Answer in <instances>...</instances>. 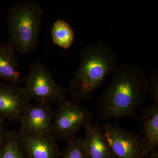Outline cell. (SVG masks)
<instances>
[{"instance_id":"6da1fadb","label":"cell","mask_w":158,"mask_h":158,"mask_svg":"<svg viewBox=\"0 0 158 158\" xmlns=\"http://www.w3.org/2000/svg\"><path fill=\"white\" fill-rule=\"evenodd\" d=\"M147 77L146 69L140 64L125 62L117 67L97 101L99 121L123 117L136 119L138 109L147 99Z\"/></svg>"},{"instance_id":"3957f363","label":"cell","mask_w":158,"mask_h":158,"mask_svg":"<svg viewBox=\"0 0 158 158\" xmlns=\"http://www.w3.org/2000/svg\"><path fill=\"white\" fill-rule=\"evenodd\" d=\"M44 15L42 6L33 1L10 6L6 18L8 42L20 54L28 55L37 49Z\"/></svg>"},{"instance_id":"7c38bea8","label":"cell","mask_w":158,"mask_h":158,"mask_svg":"<svg viewBox=\"0 0 158 158\" xmlns=\"http://www.w3.org/2000/svg\"><path fill=\"white\" fill-rule=\"evenodd\" d=\"M141 118L143 123L142 137L143 157L147 156L158 147V104L152 103L141 110Z\"/></svg>"},{"instance_id":"4fadbf2b","label":"cell","mask_w":158,"mask_h":158,"mask_svg":"<svg viewBox=\"0 0 158 158\" xmlns=\"http://www.w3.org/2000/svg\"><path fill=\"white\" fill-rule=\"evenodd\" d=\"M53 43L64 49H69L74 41L75 33L71 26L63 19L53 23L51 29Z\"/></svg>"},{"instance_id":"8fae6325","label":"cell","mask_w":158,"mask_h":158,"mask_svg":"<svg viewBox=\"0 0 158 158\" xmlns=\"http://www.w3.org/2000/svg\"><path fill=\"white\" fill-rule=\"evenodd\" d=\"M17 51L9 42H0V80L18 85L25 77L19 71Z\"/></svg>"},{"instance_id":"30bf717a","label":"cell","mask_w":158,"mask_h":158,"mask_svg":"<svg viewBox=\"0 0 158 158\" xmlns=\"http://www.w3.org/2000/svg\"><path fill=\"white\" fill-rule=\"evenodd\" d=\"M83 144L88 158H113L103 133L100 122L91 123L85 128Z\"/></svg>"},{"instance_id":"e0dca14e","label":"cell","mask_w":158,"mask_h":158,"mask_svg":"<svg viewBox=\"0 0 158 158\" xmlns=\"http://www.w3.org/2000/svg\"><path fill=\"white\" fill-rule=\"evenodd\" d=\"M9 131L5 127L4 122L0 120V150L5 144Z\"/></svg>"},{"instance_id":"8992f818","label":"cell","mask_w":158,"mask_h":158,"mask_svg":"<svg viewBox=\"0 0 158 158\" xmlns=\"http://www.w3.org/2000/svg\"><path fill=\"white\" fill-rule=\"evenodd\" d=\"M102 127L113 158H143L144 143L140 135L117 123L106 122Z\"/></svg>"},{"instance_id":"2e32d148","label":"cell","mask_w":158,"mask_h":158,"mask_svg":"<svg viewBox=\"0 0 158 158\" xmlns=\"http://www.w3.org/2000/svg\"><path fill=\"white\" fill-rule=\"evenodd\" d=\"M147 96L152 103L158 104V70L156 69L148 77L146 82Z\"/></svg>"},{"instance_id":"7a4b0ae2","label":"cell","mask_w":158,"mask_h":158,"mask_svg":"<svg viewBox=\"0 0 158 158\" xmlns=\"http://www.w3.org/2000/svg\"><path fill=\"white\" fill-rule=\"evenodd\" d=\"M67 92L73 100H91L94 92L117 68L118 56L110 44L103 41L85 46L81 51Z\"/></svg>"},{"instance_id":"277c9868","label":"cell","mask_w":158,"mask_h":158,"mask_svg":"<svg viewBox=\"0 0 158 158\" xmlns=\"http://www.w3.org/2000/svg\"><path fill=\"white\" fill-rule=\"evenodd\" d=\"M93 114L80 103L65 98L54 110L51 134L57 140L68 142L82 128L93 122Z\"/></svg>"},{"instance_id":"5b68a950","label":"cell","mask_w":158,"mask_h":158,"mask_svg":"<svg viewBox=\"0 0 158 158\" xmlns=\"http://www.w3.org/2000/svg\"><path fill=\"white\" fill-rule=\"evenodd\" d=\"M24 83L23 87L27 94L37 103L58 104L66 98V89L55 81L38 57L30 66Z\"/></svg>"},{"instance_id":"ac0fdd59","label":"cell","mask_w":158,"mask_h":158,"mask_svg":"<svg viewBox=\"0 0 158 158\" xmlns=\"http://www.w3.org/2000/svg\"><path fill=\"white\" fill-rule=\"evenodd\" d=\"M149 155V156L147 157H145L143 158H158V148L154 150Z\"/></svg>"},{"instance_id":"52a82bcc","label":"cell","mask_w":158,"mask_h":158,"mask_svg":"<svg viewBox=\"0 0 158 158\" xmlns=\"http://www.w3.org/2000/svg\"><path fill=\"white\" fill-rule=\"evenodd\" d=\"M31 101L23 87L0 82V120L19 123Z\"/></svg>"},{"instance_id":"ba28073f","label":"cell","mask_w":158,"mask_h":158,"mask_svg":"<svg viewBox=\"0 0 158 158\" xmlns=\"http://www.w3.org/2000/svg\"><path fill=\"white\" fill-rule=\"evenodd\" d=\"M18 132L20 141L27 158H60L56 139L51 133L34 134Z\"/></svg>"},{"instance_id":"5bb4252c","label":"cell","mask_w":158,"mask_h":158,"mask_svg":"<svg viewBox=\"0 0 158 158\" xmlns=\"http://www.w3.org/2000/svg\"><path fill=\"white\" fill-rule=\"evenodd\" d=\"M0 158H27L16 130L9 131L5 144L0 150Z\"/></svg>"},{"instance_id":"9a60e30c","label":"cell","mask_w":158,"mask_h":158,"mask_svg":"<svg viewBox=\"0 0 158 158\" xmlns=\"http://www.w3.org/2000/svg\"><path fill=\"white\" fill-rule=\"evenodd\" d=\"M60 158H88L83 139L75 137L68 141L67 146L61 152Z\"/></svg>"},{"instance_id":"9c48e42d","label":"cell","mask_w":158,"mask_h":158,"mask_svg":"<svg viewBox=\"0 0 158 158\" xmlns=\"http://www.w3.org/2000/svg\"><path fill=\"white\" fill-rule=\"evenodd\" d=\"M54 110L46 104H29L19 122V131L34 134L51 133Z\"/></svg>"}]
</instances>
